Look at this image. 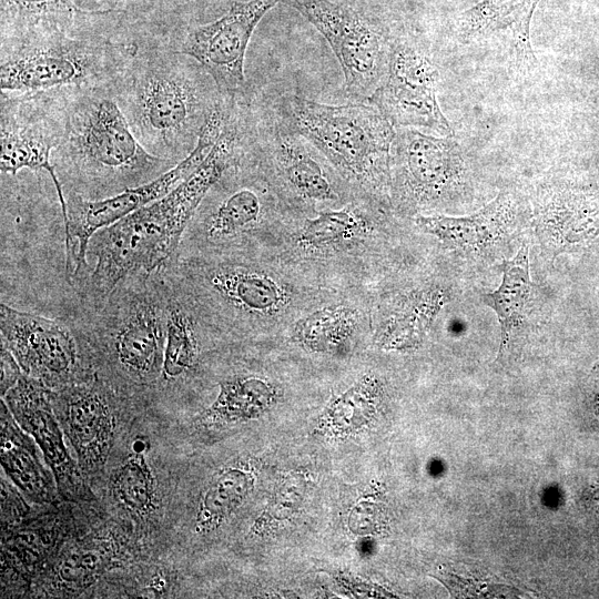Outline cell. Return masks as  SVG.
<instances>
[{
	"label": "cell",
	"mask_w": 599,
	"mask_h": 599,
	"mask_svg": "<svg viewBox=\"0 0 599 599\" xmlns=\"http://www.w3.org/2000/svg\"><path fill=\"white\" fill-rule=\"evenodd\" d=\"M522 199L514 191H501L478 212L467 216L418 215L417 226L451 248L467 255L495 253L515 235L525 213Z\"/></svg>",
	"instance_id": "obj_19"
},
{
	"label": "cell",
	"mask_w": 599,
	"mask_h": 599,
	"mask_svg": "<svg viewBox=\"0 0 599 599\" xmlns=\"http://www.w3.org/2000/svg\"><path fill=\"white\" fill-rule=\"evenodd\" d=\"M438 71L416 44L393 39L384 79L369 99L395 128H423L441 136L453 129L437 100Z\"/></svg>",
	"instance_id": "obj_13"
},
{
	"label": "cell",
	"mask_w": 599,
	"mask_h": 599,
	"mask_svg": "<svg viewBox=\"0 0 599 599\" xmlns=\"http://www.w3.org/2000/svg\"><path fill=\"white\" fill-rule=\"evenodd\" d=\"M252 473L231 467L220 473L209 485L199 504L195 518L197 531L217 528L245 500L254 486Z\"/></svg>",
	"instance_id": "obj_29"
},
{
	"label": "cell",
	"mask_w": 599,
	"mask_h": 599,
	"mask_svg": "<svg viewBox=\"0 0 599 599\" xmlns=\"http://www.w3.org/2000/svg\"><path fill=\"white\" fill-rule=\"evenodd\" d=\"M502 272L500 286L495 292L483 295L484 303L494 309L500 324V355L531 312L535 286L529 275L526 245H522L515 257L504 262Z\"/></svg>",
	"instance_id": "obj_25"
},
{
	"label": "cell",
	"mask_w": 599,
	"mask_h": 599,
	"mask_svg": "<svg viewBox=\"0 0 599 599\" xmlns=\"http://www.w3.org/2000/svg\"><path fill=\"white\" fill-rule=\"evenodd\" d=\"M103 560L95 551L73 552L60 565L59 576L64 583L83 587L102 570Z\"/></svg>",
	"instance_id": "obj_33"
},
{
	"label": "cell",
	"mask_w": 599,
	"mask_h": 599,
	"mask_svg": "<svg viewBox=\"0 0 599 599\" xmlns=\"http://www.w3.org/2000/svg\"><path fill=\"white\" fill-rule=\"evenodd\" d=\"M51 393L41 380L22 374L4 394V403L18 425L38 444L60 496L84 499L90 491L64 445Z\"/></svg>",
	"instance_id": "obj_15"
},
{
	"label": "cell",
	"mask_w": 599,
	"mask_h": 599,
	"mask_svg": "<svg viewBox=\"0 0 599 599\" xmlns=\"http://www.w3.org/2000/svg\"><path fill=\"white\" fill-rule=\"evenodd\" d=\"M79 351L103 357L135 383L161 375L166 336L162 268L121 281L97 303L80 304L68 322Z\"/></svg>",
	"instance_id": "obj_4"
},
{
	"label": "cell",
	"mask_w": 599,
	"mask_h": 599,
	"mask_svg": "<svg viewBox=\"0 0 599 599\" xmlns=\"http://www.w3.org/2000/svg\"><path fill=\"white\" fill-rule=\"evenodd\" d=\"M274 104L344 179L373 194L386 190L396 131L374 103L329 105L288 94Z\"/></svg>",
	"instance_id": "obj_5"
},
{
	"label": "cell",
	"mask_w": 599,
	"mask_h": 599,
	"mask_svg": "<svg viewBox=\"0 0 599 599\" xmlns=\"http://www.w3.org/2000/svg\"><path fill=\"white\" fill-rule=\"evenodd\" d=\"M244 173L241 160L210 189L192 216L180 246L201 241L216 245L230 242L260 222L265 209L264 196Z\"/></svg>",
	"instance_id": "obj_16"
},
{
	"label": "cell",
	"mask_w": 599,
	"mask_h": 599,
	"mask_svg": "<svg viewBox=\"0 0 599 599\" xmlns=\"http://www.w3.org/2000/svg\"><path fill=\"white\" fill-rule=\"evenodd\" d=\"M280 1L235 2L219 19L189 27L163 43L199 61L211 74L223 98L242 97L246 94L244 60L251 37L266 12Z\"/></svg>",
	"instance_id": "obj_12"
},
{
	"label": "cell",
	"mask_w": 599,
	"mask_h": 599,
	"mask_svg": "<svg viewBox=\"0 0 599 599\" xmlns=\"http://www.w3.org/2000/svg\"><path fill=\"white\" fill-rule=\"evenodd\" d=\"M226 165L210 154L181 183L159 200L97 231L89 241L88 265L68 282L80 304L101 301L124 278L164 267L184 232Z\"/></svg>",
	"instance_id": "obj_3"
},
{
	"label": "cell",
	"mask_w": 599,
	"mask_h": 599,
	"mask_svg": "<svg viewBox=\"0 0 599 599\" xmlns=\"http://www.w3.org/2000/svg\"><path fill=\"white\" fill-rule=\"evenodd\" d=\"M64 130L51 161L63 193L101 200L159 177L177 163L140 143L112 87L63 88Z\"/></svg>",
	"instance_id": "obj_2"
},
{
	"label": "cell",
	"mask_w": 599,
	"mask_h": 599,
	"mask_svg": "<svg viewBox=\"0 0 599 599\" xmlns=\"http://www.w3.org/2000/svg\"><path fill=\"white\" fill-rule=\"evenodd\" d=\"M368 221L359 207L347 205L339 210H325L306 219L298 233V243L308 247H322L349 241L364 235Z\"/></svg>",
	"instance_id": "obj_30"
},
{
	"label": "cell",
	"mask_w": 599,
	"mask_h": 599,
	"mask_svg": "<svg viewBox=\"0 0 599 599\" xmlns=\"http://www.w3.org/2000/svg\"><path fill=\"white\" fill-rule=\"evenodd\" d=\"M446 301L445 292L438 287L412 292L378 326L377 346L387 351L417 347Z\"/></svg>",
	"instance_id": "obj_24"
},
{
	"label": "cell",
	"mask_w": 599,
	"mask_h": 599,
	"mask_svg": "<svg viewBox=\"0 0 599 599\" xmlns=\"http://www.w3.org/2000/svg\"><path fill=\"white\" fill-rule=\"evenodd\" d=\"M97 379L77 376L51 393L79 464L89 473L106 463L114 428L109 395Z\"/></svg>",
	"instance_id": "obj_17"
},
{
	"label": "cell",
	"mask_w": 599,
	"mask_h": 599,
	"mask_svg": "<svg viewBox=\"0 0 599 599\" xmlns=\"http://www.w3.org/2000/svg\"><path fill=\"white\" fill-rule=\"evenodd\" d=\"M20 366L13 355L1 345V395L3 396L20 378Z\"/></svg>",
	"instance_id": "obj_36"
},
{
	"label": "cell",
	"mask_w": 599,
	"mask_h": 599,
	"mask_svg": "<svg viewBox=\"0 0 599 599\" xmlns=\"http://www.w3.org/2000/svg\"><path fill=\"white\" fill-rule=\"evenodd\" d=\"M329 43L344 73V90L354 100L369 101L387 70L388 32L361 11L331 0H284Z\"/></svg>",
	"instance_id": "obj_9"
},
{
	"label": "cell",
	"mask_w": 599,
	"mask_h": 599,
	"mask_svg": "<svg viewBox=\"0 0 599 599\" xmlns=\"http://www.w3.org/2000/svg\"><path fill=\"white\" fill-rule=\"evenodd\" d=\"M357 321V312L352 307H325L295 322L292 338L309 352H342L352 338Z\"/></svg>",
	"instance_id": "obj_28"
},
{
	"label": "cell",
	"mask_w": 599,
	"mask_h": 599,
	"mask_svg": "<svg viewBox=\"0 0 599 599\" xmlns=\"http://www.w3.org/2000/svg\"><path fill=\"white\" fill-rule=\"evenodd\" d=\"M394 192L408 207L441 204L459 194L467 167L459 144L450 136L437 138L398 128L390 149Z\"/></svg>",
	"instance_id": "obj_11"
},
{
	"label": "cell",
	"mask_w": 599,
	"mask_h": 599,
	"mask_svg": "<svg viewBox=\"0 0 599 599\" xmlns=\"http://www.w3.org/2000/svg\"><path fill=\"white\" fill-rule=\"evenodd\" d=\"M244 156L265 164L288 194L306 204L341 200L327 159L273 105L248 98Z\"/></svg>",
	"instance_id": "obj_7"
},
{
	"label": "cell",
	"mask_w": 599,
	"mask_h": 599,
	"mask_svg": "<svg viewBox=\"0 0 599 599\" xmlns=\"http://www.w3.org/2000/svg\"><path fill=\"white\" fill-rule=\"evenodd\" d=\"M534 219L539 241L552 257L585 246L599 235V189L542 184Z\"/></svg>",
	"instance_id": "obj_18"
},
{
	"label": "cell",
	"mask_w": 599,
	"mask_h": 599,
	"mask_svg": "<svg viewBox=\"0 0 599 599\" xmlns=\"http://www.w3.org/2000/svg\"><path fill=\"white\" fill-rule=\"evenodd\" d=\"M0 101L1 173L14 175L21 169L45 170L57 190L64 222L67 203L51 161L64 130L63 89L1 91Z\"/></svg>",
	"instance_id": "obj_10"
},
{
	"label": "cell",
	"mask_w": 599,
	"mask_h": 599,
	"mask_svg": "<svg viewBox=\"0 0 599 599\" xmlns=\"http://www.w3.org/2000/svg\"><path fill=\"white\" fill-rule=\"evenodd\" d=\"M166 283V336L161 380L173 385L193 372L201 355L203 315L162 267Z\"/></svg>",
	"instance_id": "obj_20"
},
{
	"label": "cell",
	"mask_w": 599,
	"mask_h": 599,
	"mask_svg": "<svg viewBox=\"0 0 599 599\" xmlns=\"http://www.w3.org/2000/svg\"><path fill=\"white\" fill-rule=\"evenodd\" d=\"M111 491L128 510L136 514L150 511L154 505V483L143 454L134 453L115 469Z\"/></svg>",
	"instance_id": "obj_31"
},
{
	"label": "cell",
	"mask_w": 599,
	"mask_h": 599,
	"mask_svg": "<svg viewBox=\"0 0 599 599\" xmlns=\"http://www.w3.org/2000/svg\"><path fill=\"white\" fill-rule=\"evenodd\" d=\"M593 399H595L596 409L599 412V382L593 387Z\"/></svg>",
	"instance_id": "obj_38"
},
{
	"label": "cell",
	"mask_w": 599,
	"mask_h": 599,
	"mask_svg": "<svg viewBox=\"0 0 599 599\" xmlns=\"http://www.w3.org/2000/svg\"><path fill=\"white\" fill-rule=\"evenodd\" d=\"M540 0H481L458 18L463 41L509 31L516 61L530 67L536 62L530 41V23Z\"/></svg>",
	"instance_id": "obj_21"
},
{
	"label": "cell",
	"mask_w": 599,
	"mask_h": 599,
	"mask_svg": "<svg viewBox=\"0 0 599 599\" xmlns=\"http://www.w3.org/2000/svg\"><path fill=\"white\" fill-rule=\"evenodd\" d=\"M226 116V102L221 101L205 124L196 146L175 166L140 186L101 200H89L73 192H65V276H71L88 265L87 250L92 235L132 212L159 200L186 179L207 156L220 138Z\"/></svg>",
	"instance_id": "obj_8"
},
{
	"label": "cell",
	"mask_w": 599,
	"mask_h": 599,
	"mask_svg": "<svg viewBox=\"0 0 599 599\" xmlns=\"http://www.w3.org/2000/svg\"><path fill=\"white\" fill-rule=\"evenodd\" d=\"M132 449L134 453L144 454L143 451L146 449V441L140 438L135 439L133 441Z\"/></svg>",
	"instance_id": "obj_37"
},
{
	"label": "cell",
	"mask_w": 599,
	"mask_h": 599,
	"mask_svg": "<svg viewBox=\"0 0 599 599\" xmlns=\"http://www.w3.org/2000/svg\"><path fill=\"white\" fill-rule=\"evenodd\" d=\"M307 491V479L302 473L291 471L275 486L272 497L256 519L253 530L266 534L288 520L302 506Z\"/></svg>",
	"instance_id": "obj_32"
},
{
	"label": "cell",
	"mask_w": 599,
	"mask_h": 599,
	"mask_svg": "<svg viewBox=\"0 0 599 599\" xmlns=\"http://www.w3.org/2000/svg\"><path fill=\"white\" fill-rule=\"evenodd\" d=\"M1 345L24 374L47 386H63L78 376L80 351L68 323L0 304Z\"/></svg>",
	"instance_id": "obj_14"
},
{
	"label": "cell",
	"mask_w": 599,
	"mask_h": 599,
	"mask_svg": "<svg viewBox=\"0 0 599 599\" xmlns=\"http://www.w3.org/2000/svg\"><path fill=\"white\" fill-rule=\"evenodd\" d=\"M376 510L370 504L357 505L349 516V528L355 534H368L375 530Z\"/></svg>",
	"instance_id": "obj_35"
},
{
	"label": "cell",
	"mask_w": 599,
	"mask_h": 599,
	"mask_svg": "<svg viewBox=\"0 0 599 599\" xmlns=\"http://www.w3.org/2000/svg\"><path fill=\"white\" fill-rule=\"evenodd\" d=\"M138 50L134 41L77 32L0 45V88L30 92L112 87Z\"/></svg>",
	"instance_id": "obj_6"
},
{
	"label": "cell",
	"mask_w": 599,
	"mask_h": 599,
	"mask_svg": "<svg viewBox=\"0 0 599 599\" xmlns=\"http://www.w3.org/2000/svg\"><path fill=\"white\" fill-rule=\"evenodd\" d=\"M215 400L200 415L207 426H222L255 419L275 403L277 393L266 379L251 375L224 378Z\"/></svg>",
	"instance_id": "obj_26"
},
{
	"label": "cell",
	"mask_w": 599,
	"mask_h": 599,
	"mask_svg": "<svg viewBox=\"0 0 599 599\" xmlns=\"http://www.w3.org/2000/svg\"><path fill=\"white\" fill-rule=\"evenodd\" d=\"M438 578L454 597H508L517 591L515 588L496 585L480 579H471L458 576L449 571H443Z\"/></svg>",
	"instance_id": "obj_34"
},
{
	"label": "cell",
	"mask_w": 599,
	"mask_h": 599,
	"mask_svg": "<svg viewBox=\"0 0 599 599\" xmlns=\"http://www.w3.org/2000/svg\"><path fill=\"white\" fill-rule=\"evenodd\" d=\"M97 12L82 10L71 0H1L0 45L73 33L78 17Z\"/></svg>",
	"instance_id": "obj_22"
},
{
	"label": "cell",
	"mask_w": 599,
	"mask_h": 599,
	"mask_svg": "<svg viewBox=\"0 0 599 599\" xmlns=\"http://www.w3.org/2000/svg\"><path fill=\"white\" fill-rule=\"evenodd\" d=\"M112 92L144 149L176 163L194 150L223 98L199 61L160 42L139 43Z\"/></svg>",
	"instance_id": "obj_1"
},
{
	"label": "cell",
	"mask_w": 599,
	"mask_h": 599,
	"mask_svg": "<svg viewBox=\"0 0 599 599\" xmlns=\"http://www.w3.org/2000/svg\"><path fill=\"white\" fill-rule=\"evenodd\" d=\"M1 400V466L10 479L32 500L50 502L53 484L33 445Z\"/></svg>",
	"instance_id": "obj_23"
},
{
	"label": "cell",
	"mask_w": 599,
	"mask_h": 599,
	"mask_svg": "<svg viewBox=\"0 0 599 599\" xmlns=\"http://www.w3.org/2000/svg\"><path fill=\"white\" fill-rule=\"evenodd\" d=\"M382 385L373 375H365L346 392L334 396L321 414L316 430L331 437H346L367 426L378 407Z\"/></svg>",
	"instance_id": "obj_27"
}]
</instances>
